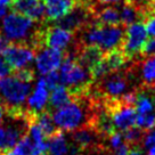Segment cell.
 <instances>
[{
    "label": "cell",
    "instance_id": "cell-1",
    "mask_svg": "<svg viewBox=\"0 0 155 155\" xmlns=\"http://www.w3.org/2000/svg\"><path fill=\"white\" fill-rule=\"evenodd\" d=\"M59 81L70 90L73 98H81L89 94L94 80L89 70L83 68L74 57L65 55L59 68Z\"/></svg>",
    "mask_w": 155,
    "mask_h": 155
},
{
    "label": "cell",
    "instance_id": "cell-2",
    "mask_svg": "<svg viewBox=\"0 0 155 155\" xmlns=\"http://www.w3.org/2000/svg\"><path fill=\"white\" fill-rule=\"evenodd\" d=\"M83 35L81 37L83 46H95L104 53L121 48L126 29L123 25L107 26V25L89 24L83 28ZM80 30V31H82Z\"/></svg>",
    "mask_w": 155,
    "mask_h": 155
},
{
    "label": "cell",
    "instance_id": "cell-3",
    "mask_svg": "<svg viewBox=\"0 0 155 155\" xmlns=\"http://www.w3.org/2000/svg\"><path fill=\"white\" fill-rule=\"evenodd\" d=\"M39 30L35 29L34 21L14 12L7 15L2 21V32L8 41L26 44L34 50L38 46Z\"/></svg>",
    "mask_w": 155,
    "mask_h": 155
},
{
    "label": "cell",
    "instance_id": "cell-4",
    "mask_svg": "<svg viewBox=\"0 0 155 155\" xmlns=\"http://www.w3.org/2000/svg\"><path fill=\"white\" fill-rule=\"evenodd\" d=\"M81 98H73L71 102L53 112V121L59 130L75 131L83 127H91L94 116L89 115L82 105Z\"/></svg>",
    "mask_w": 155,
    "mask_h": 155
},
{
    "label": "cell",
    "instance_id": "cell-5",
    "mask_svg": "<svg viewBox=\"0 0 155 155\" xmlns=\"http://www.w3.org/2000/svg\"><path fill=\"white\" fill-rule=\"evenodd\" d=\"M31 83L23 82L14 75L0 79V105L4 112L13 113L23 110L22 105L29 97Z\"/></svg>",
    "mask_w": 155,
    "mask_h": 155
},
{
    "label": "cell",
    "instance_id": "cell-6",
    "mask_svg": "<svg viewBox=\"0 0 155 155\" xmlns=\"http://www.w3.org/2000/svg\"><path fill=\"white\" fill-rule=\"evenodd\" d=\"M106 101V112L110 115L112 123L115 130L126 131L131 127L136 126L137 112L135 106L122 104L119 99H105Z\"/></svg>",
    "mask_w": 155,
    "mask_h": 155
},
{
    "label": "cell",
    "instance_id": "cell-7",
    "mask_svg": "<svg viewBox=\"0 0 155 155\" xmlns=\"http://www.w3.org/2000/svg\"><path fill=\"white\" fill-rule=\"evenodd\" d=\"M147 35L148 34L144 22H136L134 24L127 26L121 49L128 59H131L136 55L140 54L141 48L147 40Z\"/></svg>",
    "mask_w": 155,
    "mask_h": 155
},
{
    "label": "cell",
    "instance_id": "cell-8",
    "mask_svg": "<svg viewBox=\"0 0 155 155\" xmlns=\"http://www.w3.org/2000/svg\"><path fill=\"white\" fill-rule=\"evenodd\" d=\"M91 18H94V7L81 2L70 14L56 21L55 25L74 33L90 24Z\"/></svg>",
    "mask_w": 155,
    "mask_h": 155
},
{
    "label": "cell",
    "instance_id": "cell-9",
    "mask_svg": "<svg viewBox=\"0 0 155 155\" xmlns=\"http://www.w3.org/2000/svg\"><path fill=\"white\" fill-rule=\"evenodd\" d=\"M74 39V33L59 26L53 25L45 29H40V44L41 47L63 50L70 46Z\"/></svg>",
    "mask_w": 155,
    "mask_h": 155
},
{
    "label": "cell",
    "instance_id": "cell-10",
    "mask_svg": "<svg viewBox=\"0 0 155 155\" xmlns=\"http://www.w3.org/2000/svg\"><path fill=\"white\" fill-rule=\"evenodd\" d=\"M35 50L26 44H15L10 42L2 56L6 62L9 64L13 71L26 68L34 59Z\"/></svg>",
    "mask_w": 155,
    "mask_h": 155
},
{
    "label": "cell",
    "instance_id": "cell-11",
    "mask_svg": "<svg viewBox=\"0 0 155 155\" xmlns=\"http://www.w3.org/2000/svg\"><path fill=\"white\" fill-rule=\"evenodd\" d=\"M64 58H65V55L62 50L44 47L37 51V56H35L37 70L42 75L57 71L63 63Z\"/></svg>",
    "mask_w": 155,
    "mask_h": 155
},
{
    "label": "cell",
    "instance_id": "cell-12",
    "mask_svg": "<svg viewBox=\"0 0 155 155\" xmlns=\"http://www.w3.org/2000/svg\"><path fill=\"white\" fill-rule=\"evenodd\" d=\"M101 84V94L106 99H117L122 95H124L127 87H128V79L119 73L107 74L103 78Z\"/></svg>",
    "mask_w": 155,
    "mask_h": 155
},
{
    "label": "cell",
    "instance_id": "cell-13",
    "mask_svg": "<svg viewBox=\"0 0 155 155\" xmlns=\"http://www.w3.org/2000/svg\"><path fill=\"white\" fill-rule=\"evenodd\" d=\"M81 2L82 0H44L46 8L45 17L47 21L56 22L70 14Z\"/></svg>",
    "mask_w": 155,
    "mask_h": 155
},
{
    "label": "cell",
    "instance_id": "cell-14",
    "mask_svg": "<svg viewBox=\"0 0 155 155\" xmlns=\"http://www.w3.org/2000/svg\"><path fill=\"white\" fill-rule=\"evenodd\" d=\"M12 9L14 13L24 15L34 22L41 21L46 14L44 0H14Z\"/></svg>",
    "mask_w": 155,
    "mask_h": 155
},
{
    "label": "cell",
    "instance_id": "cell-15",
    "mask_svg": "<svg viewBox=\"0 0 155 155\" xmlns=\"http://www.w3.org/2000/svg\"><path fill=\"white\" fill-rule=\"evenodd\" d=\"M29 123L25 124H13L8 127H0V150L1 152H9L18 140L25 134V129L28 130Z\"/></svg>",
    "mask_w": 155,
    "mask_h": 155
},
{
    "label": "cell",
    "instance_id": "cell-16",
    "mask_svg": "<svg viewBox=\"0 0 155 155\" xmlns=\"http://www.w3.org/2000/svg\"><path fill=\"white\" fill-rule=\"evenodd\" d=\"M49 99V89L47 88L46 81L44 77L40 78L39 81L37 82L35 89L28 98V107L29 112L33 114H38L44 112L45 107L47 106Z\"/></svg>",
    "mask_w": 155,
    "mask_h": 155
},
{
    "label": "cell",
    "instance_id": "cell-17",
    "mask_svg": "<svg viewBox=\"0 0 155 155\" xmlns=\"http://www.w3.org/2000/svg\"><path fill=\"white\" fill-rule=\"evenodd\" d=\"M105 53L102 51L98 47L95 46H83L79 45L75 55V59L87 70H91L97 63H99L103 59Z\"/></svg>",
    "mask_w": 155,
    "mask_h": 155
},
{
    "label": "cell",
    "instance_id": "cell-18",
    "mask_svg": "<svg viewBox=\"0 0 155 155\" xmlns=\"http://www.w3.org/2000/svg\"><path fill=\"white\" fill-rule=\"evenodd\" d=\"M94 18L96 19V23L107 26H115L121 25L120 19V12L114 7H104L101 10H96L94 8Z\"/></svg>",
    "mask_w": 155,
    "mask_h": 155
},
{
    "label": "cell",
    "instance_id": "cell-19",
    "mask_svg": "<svg viewBox=\"0 0 155 155\" xmlns=\"http://www.w3.org/2000/svg\"><path fill=\"white\" fill-rule=\"evenodd\" d=\"M73 99L72 94L70 92L68 88L63 84H58L56 88L51 90V94L49 95L48 104L49 110H57L59 107L66 105Z\"/></svg>",
    "mask_w": 155,
    "mask_h": 155
},
{
    "label": "cell",
    "instance_id": "cell-20",
    "mask_svg": "<svg viewBox=\"0 0 155 155\" xmlns=\"http://www.w3.org/2000/svg\"><path fill=\"white\" fill-rule=\"evenodd\" d=\"M97 136L98 134L92 127H83V128H80L74 131L72 138L74 140V144L79 148L84 150L88 147H91L95 144Z\"/></svg>",
    "mask_w": 155,
    "mask_h": 155
},
{
    "label": "cell",
    "instance_id": "cell-21",
    "mask_svg": "<svg viewBox=\"0 0 155 155\" xmlns=\"http://www.w3.org/2000/svg\"><path fill=\"white\" fill-rule=\"evenodd\" d=\"M128 57L122 51L121 48L114 49L108 53H105L103 57V62L106 65L108 72H117L121 68L124 66V64L128 63Z\"/></svg>",
    "mask_w": 155,
    "mask_h": 155
},
{
    "label": "cell",
    "instance_id": "cell-22",
    "mask_svg": "<svg viewBox=\"0 0 155 155\" xmlns=\"http://www.w3.org/2000/svg\"><path fill=\"white\" fill-rule=\"evenodd\" d=\"M68 145L63 131L57 130L48 139V155H68Z\"/></svg>",
    "mask_w": 155,
    "mask_h": 155
},
{
    "label": "cell",
    "instance_id": "cell-23",
    "mask_svg": "<svg viewBox=\"0 0 155 155\" xmlns=\"http://www.w3.org/2000/svg\"><path fill=\"white\" fill-rule=\"evenodd\" d=\"M135 108L138 115L154 113L155 110V97L147 94L145 90L137 92Z\"/></svg>",
    "mask_w": 155,
    "mask_h": 155
},
{
    "label": "cell",
    "instance_id": "cell-24",
    "mask_svg": "<svg viewBox=\"0 0 155 155\" xmlns=\"http://www.w3.org/2000/svg\"><path fill=\"white\" fill-rule=\"evenodd\" d=\"M34 120L37 122V124L40 127V129L44 134L45 138L49 139L51 136L56 132V128H55V123L53 121V117L50 116L49 112H41L38 114H34Z\"/></svg>",
    "mask_w": 155,
    "mask_h": 155
},
{
    "label": "cell",
    "instance_id": "cell-25",
    "mask_svg": "<svg viewBox=\"0 0 155 155\" xmlns=\"http://www.w3.org/2000/svg\"><path fill=\"white\" fill-rule=\"evenodd\" d=\"M120 19H121V25H123L124 28L134 24L136 22H143L140 12L129 4H124V6L122 7L120 12Z\"/></svg>",
    "mask_w": 155,
    "mask_h": 155
},
{
    "label": "cell",
    "instance_id": "cell-26",
    "mask_svg": "<svg viewBox=\"0 0 155 155\" xmlns=\"http://www.w3.org/2000/svg\"><path fill=\"white\" fill-rule=\"evenodd\" d=\"M141 77L147 87L155 86V56L146 58L141 66Z\"/></svg>",
    "mask_w": 155,
    "mask_h": 155
},
{
    "label": "cell",
    "instance_id": "cell-27",
    "mask_svg": "<svg viewBox=\"0 0 155 155\" xmlns=\"http://www.w3.org/2000/svg\"><path fill=\"white\" fill-rule=\"evenodd\" d=\"M122 136H123V140L127 145H136L137 143H139L144 138L145 135H144V131L135 126L127 129L126 131H123Z\"/></svg>",
    "mask_w": 155,
    "mask_h": 155
},
{
    "label": "cell",
    "instance_id": "cell-28",
    "mask_svg": "<svg viewBox=\"0 0 155 155\" xmlns=\"http://www.w3.org/2000/svg\"><path fill=\"white\" fill-rule=\"evenodd\" d=\"M136 127L144 132L155 129V113L138 115L136 120Z\"/></svg>",
    "mask_w": 155,
    "mask_h": 155
},
{
    "label": "cell",
    "instance_id": "cell-29",
    "mask_svg": "<svg viewBox=\"0 0 155 155\" xmlns=\"http://www.w3.org/2000/svg\"><path fill=\"white\" fill-rule=\"evenodd\" d=\"M13 75L15 78H17L18 80L23 81V82H28L31 83L34 80V72L32 68H19V70H15L13 71Z\"/></svg>",
    "mask_w": 155,
    "mask_h": 155
},
{
    "label": "cell",
    "instance_id": "cell-30",
    "mask_svg": "<svg viewBox=\"0 0 155 155\" xmlns=\"http://www.w3.org/2000/svg\"><path fill=\"white\" fill-rule=\"evenodd\" d=\"M140 55L146 58L155 56V37H152L150 39L146 40L145 45L143 46L140 50Z\"/></svg>",
    "mask_w": 155,
    "mask_h": 155
},
{
    "label": "cell",
    "instance_id": "cell-31",
    "mask_svg": "<svg viewBox=\"0 0 155 155\" xmlns=\"http://www.w3.org/2000/svg\"><path fill=\"white\" fill-rule=\"evenodd\" d=\"M44 79L45 81H46L47 88H48L49 90H53L54 88H56L61 83V81H59V73L57 71H54V72L46 74L44 77Z\"/></svg>",
    "mask_w": 155,
    "mask_h": 155
},
{
    "label": "cell",
    "instance_id": "cell-32",
    "mask_svg": "<svg viewBox=\"0 0 155 155\" xmlns=\"http://www.w3.org/2000/svg\"><path fill=\"white\" fill-rule=\"evenodd\" d=\"M108 143H110V146H111L112 150H116L121 145L124 144V140H123V136L120 132H113L110 137H108Z\"/></svg>",
    "mask_w": 155,
    "mask_h": 155
},
{
    "label": "cell",
    "instance_id": "cell-33",
    "mask_svg": "<svg viewBox=\"0 0 155 155\" xmlns=\"http://www.w3.org/2000/svg\"><path fill=\"white\" fill-rule=\"evenodd\" d=\"M143 22L145 24L147 34H150L152 37H155V13L150 15V16H147Z\"/></svg>",
    "mask_w": 155,
    "mask_h": 155
},
{
    "label": "cell",
    "instance_id": "cell-34",
    "mask_svg": "<svg viewBox=\"0 0 155 155\" xmlns=\"http://www.w3.org/2000/svg\"><path fill=\"white\" fill-rule=\"evenodd\" d=\"M10 73H13V70L9 66V64L6 62L4 56L0 55V79L1 78L8 77Z\"/></svg>",
    "mask_w": 155,
    "mask_h": 155
},
{
    "label": "cell",
    "instance_id": "cell-35",
    "mask_svg": "<svg viewBox=\"0 0 155 155\" xmlns=\"http://www.w3.org/2000/svg\"><path fill=\"white\" fill-rule=\"evenodd\" d=\"M143 144L145 147H150V146L155 145V129L148 132L147 135L144 136L143 138Z\"/></svg>",
    "mask_w": 155,
    "mask_h": 155
},
{
    "label": "cell",
    "instance_id": "cell-36",
    "mask_svg": "<svg viewBox=\"0 0 155 155\" xmlns=\"http://www.w3.org/2000/svg\"><path fill=\"white\" fill-rule=\"evenodd\" d=\"M9 41H8V39L6 38L4 33L2 32H0V55H2V53L5 51L7 47L9 46Z\"/></svg>",
    "mask_w": 155,
    "mask_h": 155
},
{
    "label": "cell",
    "instance_id": "cell-37",
    "mask_svg": "<svg viewBox=\"0 0 155 155\" xmlns=\"http://www.w3.org/2000/svg\"><path fill=\"white\" fill-rule=\"evenodd\" d=\"M129 150H130L129 145H127L126 143H124L123 145H121L115 150V155H128L129 154Z\"/></svg>",
    "mask_w": 155,
    "mask_h": 155
},
{
    "label": "cell",
    "instance_id": "cell-38",
    "mask_svg": "<svg viewBox=\"0 0 155 155\" xmlns=\"http://www.w3.org/2000/svg\"><path fill=\"white\" fill-rule=\"evenodd\" d=\"M128 155H144V153L140 150H137V148H132L129 150V154Z\"/></svg>",
    "mask_w": 155,
    "mask_h": 155
},
{
    "label": "cell",
    "instance_id": "cell-39",
    "mask_svg": "<svg viewBox=\"0 0 155 155\" xmlns=\"http://www.w3.org/2000/svg\"><path fill=\"white\" fill-rule=\"evenodd\" d=\"M14 0H0V5L5 6V7H8V6H12Z\"/></svg>",
    "mask_w": 155,
    "mask_h": 155
},
{
    "label": "cell",
    "instance_id": "cell-40",
    "mask_svg": "<svg viewBox=\"0 0 155 155\" xmlns=\"http://www.w3.org/2000/svg\"><path fill=\"white\" fill-rule=\"evenodd\" d=\"M6 13H7V7L0 5V18L4 17V16L6 15Z\"/></svg>",
    "mask_w": 155,
    "mask_h": 155
},
{
    "label": "cell",
    "instance_id": "cell-41",
    "mask_svg": "<svg viewBox=\"0 0 155 155\" xmlns=\"http://www.w3.org/2000/svg\"><path fill=\"white\" fill-rule=\"evenodd\" d=\"M147 155H155V145L148 147V152H147Z\"/></svg>",
    "mask_w": 155,
    "mask_h": 155
},
{
    "label": "cell",
    "instance_id": "cell-42",
    "mask_svg": "<svg viewBox=\"0 0 155 155\" xmlns=\"http://www.w3.org/2000/svg\"><path fill=\"white\" fill-rule=\"evenodd\" d=\"M102 4H112V2H116L119 0H99Z\"/></svg>",
    "mask_w": 155,
    "mask_h": 155
},
{
    "label": "cell",
    "instance_id": "cell-43",
    "mask_svg": "<svg viewBox=\"0 0 155 155\" xmlns=\"http://www.w3.org/2000/svg\"><path fill=\"white\" fill-rule=\"evenodd\" d=\"M2 116H4V108L0 105V124H1V121H2Z\"/></svg>",
    "mask_w": 155,
    "mask_h": 155
},
{
    "label": "cell",
    "instance_id": "cell-44",
    "mask_svg": "<svg viewBox=\"0 0 155 155\" xmlns=\"http://www.w3.org/2000/svg\"><path fill=\"white\" fill-rule=\"evenodd\" d=\"M150 4H152V5L155 7V0H150Z\"/></svg>",
    "mask_w": 155,
    "mask_h": 155
}]
</instances>
